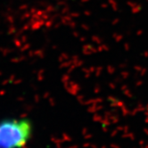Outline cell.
I'll return each mask as SVG.
<instances>
[{
  "instance_id": "cell-1",
  "label": "cell",
  "mask_w": 148,
  "mask_h": 148,
  "mask_svg": "<svg viewBox=\"0 0 148 148\" xmlns=\"http://www.w3.org/2000/svg\"><path fill=\"white\" fill-rule=\"evenodd\" d=\"M34 124L26 116L0 119V148H26L34 136Z\"/></svg>"
}]
</instances>
